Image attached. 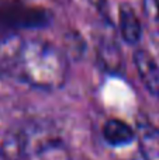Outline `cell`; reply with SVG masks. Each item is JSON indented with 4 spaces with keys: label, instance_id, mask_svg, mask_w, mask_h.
<instances>
[{
    "label": "cell",
    "instance_id": "6da1fadb",
    "mask_svg": "<svg viewBox=\"0 0 159 160\" xmlns=\"http://www.w3.org/2000/svg\"><path fill=\"white\" fill-rule=\"evenodd\" d=\"M0 69L30 87L58 90L68 80L69 61L47 39L10 34L0 39Z\"/></svg>",
    "mask_w": 159,
    "mask_h": 160
},
{
    "label": "cell",
    "instance_id": "7a4b0ae2",
    "mask_svg": "<svg viewBox=\"0 0 159 160\" xmlns=\"http://www.w3.org/2000/svg\"><path fill=\"white\" fill-rule=\"evenodd\" d=\"M6 160H72L65 139L51 122H25L10 133L2 149Z\"/></svg>",
    "mask_w": 159,
    "mask_h": 160
},
{
    "label": "cell",
    "instance_id": "3957f363",
    "mask_svg": "<svg viewBox=\"0 0 159 160\" xmlns=\"http://www.w3.org/2000/svg\"><path fill=\"white\" fill-rule=\"evenodd\" d=\"M134 65L145 90L151 96L159 98V63L145 49L134 52Z\"/></svg>",
    "mask_w": 159,
    "mask_h": 160
},
{
    "label": "cell",
    "instance_id": "277c9868",
    "mask_svg": "<svg viewBox=\"0 0 159 160\" xmlns=\"http://www.w3.org/2000/svg\"><path fill=\"white\" fill-rule=\"evenodd\" d=\"M135 138L144 160H159V128L148 121H140Z\"/></svg>",
    "mask_w": 159,
    "mask_h": 160
},
{
    "label": "cell",
    "instance_id": "5b68a950",
    "mask_svg": "<svg viewBox=\"0 0 159 160\" xmlns=\"http://www.w3.org/2000/svg\"><path fill=\"white\" fill-rule=\"evenodd\" d=\"M118 28L123 39L130 45L140 42L142 37V25L130 4H123L118 11Z\"/></svg>",
    "mask_w": 159,
    "mask_h": 160
},
{
    "label": "cell",
    "instance_id": "8992f818",
    "mask_svg": "<svg viewBox=\"0 0 159 160\" xmlns=\"http://www.w3.org/2000/svg\"><path fill=\"white\" fill-rule=\"evenodd\" d=\"M103 138L110 146H126L135 141V129L121 119L111 118L103 125Z\"/></svg>",
    "mask_w": 159,
    "mask_h": 160
},
{
    "label": "cell",
    "instance_id": "52a82bcc",
    "mask_svg": "<svg viewBox=\"0 0 159 160\" xmlns=\"http://www.w3.org/2000/svg\"><path fill=\"white\" fill-rule=\"evenodd\" d=\"M142 11L151 37L159 49V0H142Z\"/></svg>",
    "mask_w": 159,
    "mask_h": 160
},
{
    "label": "cell",
    "instance_id": "ba28073f",
    "mask_svg": "<svg viewBox=\"0 0 159 160\" xmlns=\"http://www.w3.org/2000/svg\"><path fill=\"white\" fill-rule=\"evenodd\" d=\"M2 159H4V158H3V153H2V149H0V160H2Z\"/></svg>",
    "mask_w": 159,
    "mask_h": 160
}]
</instances>
